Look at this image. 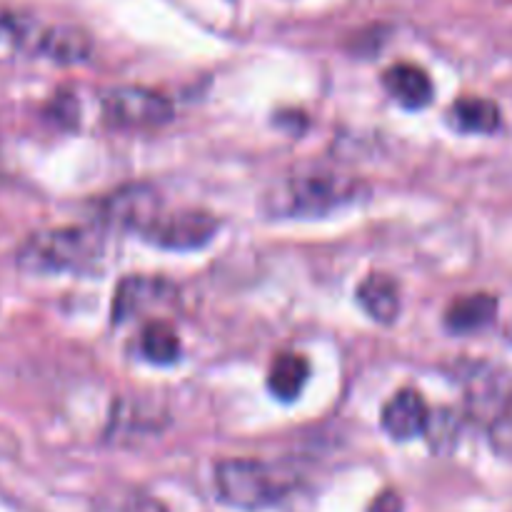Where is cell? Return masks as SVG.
Instances as JSON below:
<instances>
[{
  "label": "cell",
  "mask_w": 512,
  "mask_h": 512,
  "mask_svg": "<svg viewBox=\"0 0 512 512\" xmlns=\"http://www.w3.org/2000/svg\"><path fill=\"white\" fill-rule=\"evenodd\" d=\"M360 180L335 170H308L278 180L265 195V208L275 218H325L363 198Z\"/></svg>",
  "instance_id": "1"
},
{
  "label": "cell",
  "mask_w": 512,
  "mask_h": 512,
  "mask_svg": "<svg viewBox=\"0 0 512 512\" xmlns=\"http://www.w3.org/2000/svg\"><path fill=\"white\" fill-rule=\"evenodd\" d=\"M215 488L218 498L230 508L263 510L280 503L293 483L275 465L250 458H230L215 465Z\"/></svg>",
  "instance_id": "2"
},
{
  "label": "cell",
  "mask_w": 512,
  "mask_h": 512,
  "mask_svg": "<svg viewBox=\"0 0 512 512\" xmlns=\"http://www.w3.org/2000/svg\"><path fill=\"white\" fill-rule=\"evenodd\" d=\"M103 253L100 233L90 228H55L35 233L18 253L25 273H68L85 270Z\"/></svg>",
  "instance_id": "3"
},
{
  "label": "cell",
  "mask_w": 512,
  "mask_h": 512,
  "mask_svg": "<svg viewBox=\"0 0 512 512\" xmlns=\"http://www.w3.org/2000/svg\"><path fill=\"white\" fill-rule=\"evenodd\" d=\"M103 113L115 128H160L173 120V103L148 88H115L103 98Z\"/></svg>",
  "instance_id": "4"
},
{
  "label": "cell",
  "mask_w": 512,
  "mask_h": 512,
  "mask_svg": "<svg viewBox=\"0 0 512 512\" xmlns=\"http://www.w3.org/2000/svg\"><path fill=\"white\" fill-rule=\"evenodd\" d=\"M218 220L203 210L158 213L140 233L145 240L163 250H198L213 240Z\"/></svg>",
  "instance_id": "5"
},
{
  "label": "cell",
  "mask_w": 512,
  "mask_h": 512,
  "mask_svg": "<svg viewBox=\"0 0 512 512\" xmlns=\"http://www.w3.org/2000/svg\"><path fill=\"white\" fill-rule=\"evenodd\" d=\"M178 300V288L158 275H128L113 295V323H128L150 308H165Z\"/></svg>",
  "instance_id": "6"
},
{
  "label": "cell",
  "mask_w": 512,
  "mask_h": 512,
  "mask_svg": "<svg viewBox=\"0 0 512 512\" xmlns=\"http://www.w3.org/2000/svg\"><path fill=\"white\" fill-rule=\"evenodd\" d=\"M430 408L425 403L423 395L418 390H400L393 398L385 403L383 408V430L393 440H413L418 435L425 433V425H428Z\"/></svg>",
  "instance_id": "7"
},
{
  "label": "cell",
  "mask_w": 512,
  "mask_h": 512,
  "mask_svg": "<svg viewBox=\"0 0 512 512\" xmlns=\"http://www.w3.org/2000/svg\"><path fill=\"white\" fill-rule=\"evenodd\" d=\"M30 48L45 58L55 60V63L70 65L88 60L93 43H90L85 30L73 28V25H53V28L35 30Z\"/></svg>",
  "instance_id": "8"
},
{
  "label": "cell",
  "mask_w": 512,
  "mask_h": 512,
  "mask_svg": "<svg viewBox=\"0 0 512 512\" xmlns=\"http://www.w3.org/2000/svg\"><path fill=\"white\" fill-rule=\"evenodd\" d=\"M158 215V198L148 188H125L110 195L103 205V220L123 228L143 230Z\"/></svg>",
  "instance_id": "9"
},
{
  "label": "cell",
  "mask_w": 512,
  "mask_h": 512,
  "mask_svg": "<svg viewBox=\"0 0 512 512\" xmlns=\"http://www.w3.org/2000/svg\"><path fill=\"white\" fill-rule=\"evenodd\" d=\"M498 308V298L490 293L463 295V298H455L450 308L445 310V325L455 335L478 333V330L488 328L493 323Z\"/></svg>",
  "instance_id": "10"
},
{
  "label": "cell",
  "mask_w": 512,
  "mask_h": 512,
  "mask_svg": "<svg viewBox=\"0 0 512 512\" xmlns=\"http://www.w3.org/2000/svg\"><path fill=\"white\" fill-rule=\"evenodd\" d=\"M383 83L388 93L400 105L410 110H420L433 100V80L428 78L423 68L413 63H398L385 70Z\"/></svg>",
  "instance_id": "11"
},
{
  "label": "cell",
  "mask_w": 512,
  "mask_h": 512,
  "mask_svg": "<svg viewBox=\"0 0 512 512\" xmlns=\"http://www.w3.org/2000/svg\"><path fill=\"white\" fill-rule=\"evenodd\" d=\"M358 303L378 323L390 325L400 315V288L390 275L370 273L358 285Z\"/></svg>",
  "instance_id": "12"
},
{
  "label": "cell",
  "mask_w": 512,
  "mask_h": 512,
  "mask_svg": "<svg viewBox=\"0 0 512 512\" xmlns=\"http://www.w3.org/2000/svg\"><path fill=\"white\" fill-rule=\"evenodd\" d=\"M310 378V363L298 353H283L273 360L268 373V388L283 403L300 398Z\"/></svg>",
  "instance_id": "13"
},
{
  "label": "cell",
  "mask_w": 512,
  "mask_h": 512,
  "mask_svg": "<svg viewBox=\"0 0 512 512\" xmlns=\"http://www.w3.org/2000/svg\"><path fill=\"white\" fill-rule=\"evenodd\" d=\"M450 118L458 130L478 135H490L503 125L500 108L488 98H460L450 108Z\"/></svg>",
  "instance_id": "14"
},
{
  "label": "cell",
  "mask_w": 512,
  "mask_h": 512,
  "mask_svg": "<svg viewBox=\"0 0 512 512\" xmlns=\"http://www.w3.org/2000/svg\"><path fill=\"white\" fill-rule=\"evenodd\" d=\"M140 350L150 363L170 365L180 358V338L168 323L153 320L145 325L143 338H140Z\"/></svg>",
  "instance_id": "15"
},
{
  "label": "cell",
  "mask_w": 512,
  "mask_h": 512,
  "mask_svg": "<svg viewBox=\"0 0 512 512\" xmlns=\"http://www.w3.org/2000/svg\"><path fill=\"white\" fill-rule=\"evenodd\" d=\"M423 438L428 440L430 448H433L435 453H450V450L458 445L460 418L448 408L438 410V413L430 410V418H428V425H425Z\"/></svg>",
  "instance_id": "16"
},
{
  "label": "cell",
  "mask_w": 512,
  "mask_h": 512,
  "mask_svg": "<svg viewBox=\"0 0 512 512\" xmlns=\"http://www.w3.org/2000/svg\"><path fill=\"white\" fill-rule=\"evenodd\" d=\"M488 433H490V440H493L495 450H500V453L510 455L512 458V405L505 410L503 418H500Z\"/></svg>",
  "instance_id": "17"
},
{
  "label": "cell",
  "mask_w": 512,
  "mask_h": 512,
  "mask_svg": "<svg viewBox=\"0 0 512 512\" xmlns=\"http://www.w3.org/2000/svg\"><path fill=\"white\" fill-rule=\"evenodd\" d=\"M368 512H403V498L395 490H385L383 495L373 500Z\"/></svg>",
  "instance_id": "18"
}]
</instances>
